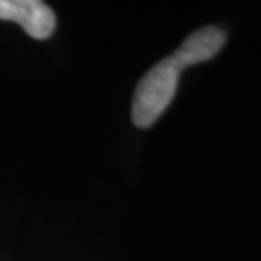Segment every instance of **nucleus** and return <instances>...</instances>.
Segmentation results:
<instances>
[{"label": "nucleus", "mask_w": 261, "mask_h": 261, "mask_svg": "<svg viewBox=\"0 0 261 261\" xmlns=\"http://www.w3.org/2000/svg\"><path fill=\"white\" fill-rule=\"evenodd\" d=\"M0 19L18 23L33 39H48L56 28L55 12L41 0H0Z\"/></svg>", "instance_id": "2"}, {"label": "nucleus", "mask_w": 261, "mask_h": 261, "mask_svg": "<svg viewBox=\"0 0 261 261\" xmlns=\"http://www.w3.org/2000/svg\"><path fill=\"white\" fill-rule=\"evenodd\" d=\"M226 43V31L207 25L188 35L180 47L155 64L140 80L132 101V122L138 128H149L161 118L176 95L178 80L188 66L211 60Z\"/></svg>", "instance_id": "1"}]
</instances>
